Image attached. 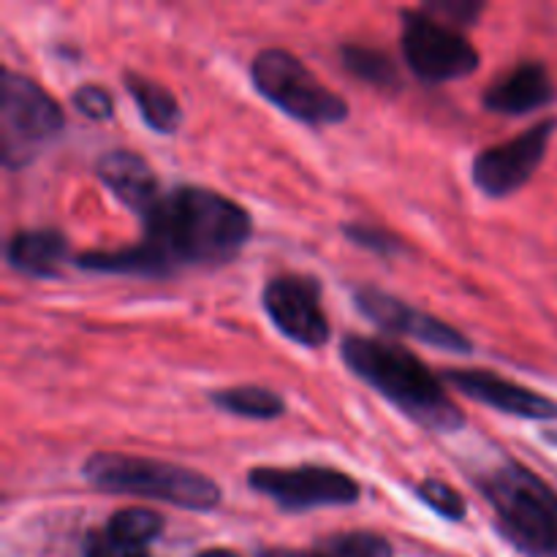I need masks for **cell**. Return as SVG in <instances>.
I'll list each match as a JSON object with an SVG mask.
<instances>
[{
	"label": "cell",
	"instance_id": "obj_1",
	"mask_svg": "<svg viewBox=\"0 0 557 557\" xmlns=\"http://www.w3.org/2000/svg\"><path fill=\"white\" fill-rule=\"evenodd\" d=\"M141 221V243L156 250L169 272L177 264H228L253 232L245 207L201 185L169 190Z\"/></svg>",
	"mask_w": 557,
	"mask_h": 557
},
{
	"label": "cell",
	"instance_id": "obj_2",
	"mask_svg": "<svg viewBox=\"0 0 557 557\" xmlns=\"http://www.w3.org/2000/svg\"><path fill=\"white\" fill-rule=\"evenodd\" d=\"M343 362L357 379L373 386L392 406L430 433L466 428L460 406L444 392L428 364L397 343L348 335L341 346Z\"/></svg>",
	"mask_w": 557,
	"mask_h": 557
},
{
	"label": "cell",
	"instance_id": "obj_3",
	"mask_svg": "<svg viewBox=\"0 0 557 557\" xmlns=\"http://www.w3.org/2000/svg\"><path fill=\"white\" fill-rule=\"evenodd\" d=\"M476 487L495 511L504 536L528 557H557V495L531 468L500 462Z\"/></svg>",
	"mask_w": 557,
	"mask_h": 557
},
{
	"label": "cell",
	"instance_id": "obj_4",
	"mask_svg": "<svg viewBox=\"0 0 557 557\" xmlns=\"http://www.w3.org/2000/svg\"><path fill=\"white\" fill-rule=\"evenodd\" d=\"M82 476L103 493L161 500L188 511H210L221 504V487L210 476L185 466L128 455H92Z\"/></svg>",
	"mask_w": 557,
	"mask_h": 557
},
{
	"label": "cell",
	"instance_id": "obj_5",
	"mask_svg": "<svg viewBox=\"0 0 557 557\" xmlns=\"http://www.w3.org/2000/svg\"><path fill=\"white\" fill-rule=\"evenodd\" d=\"M256 90L288 117L308 125H335L348 117L346 98L315 79L313 71L281 47L261 49L250 65Z\"/></svg>",
	"mask_w": 557,
	"mask_h": 557
},
{
	"label": "cell",
	"instance_id": "obj_6",
	"mask_svg": "<svg viewBox=\"0 0 557 557\" xmlns=\"http://www.w3.org/2000/svg\"><path fill=\"white\" fill-rule=\"evenodd\" d=\"M63 109L30 76L3 71L0 87V152L9 169L30 161L49 139L63 131Z\"/></svg>",
	"mask_w": 557,
	"mask_h": 557
},
{
	"label": "cell",
	"instance_id": "obj_7",
	"mask_svg": "<svg viewBox=\"0 0 557 557\" xmlns=\"http://www.w3.org/2000/svg\"><path fill=\"white\" fill-rule=\"evenodd\" d=\"M403 54L424 82H451L473 74L479 52L449 22L417 9L403 14Z\"/></svg>",
	"mask_w": 557,
	"mask_h": 557
},
{
	"label": "cell",
	"instance_id": "obj_8",
	"mask_svg": "<svg viewBox=\"0 0 557 557\" xmlns=\"http://www.w3.org/2000/svg\"><path fill=\"white\" fill-rule=\"evenodd\" d=\"M248 484L286 511H308L321 506H351L359 500L357 479L324 466L253 468Z\"/></svg>",
	"mask_w": 557,
	"mask_h": 557
},
{
	"label": "cell",
	"instance_id": "obj_9",
	"mask_svg": "<svg viewBox=\"0 0 557 557\" xmlns=\"http://www.w3.org/2000/svg\"><path fill=\"white\" fill-rule=\"evenodd\" d=\"M555 128V117L542 120L525 134L479 152L473 158V185L493 199H504V196L520 190L542 166Z\"/></svg>",
	"mask_w": 557,
	"mask_h": 557
},
{
	"label": "cell",
	"instance_id": "obj_10",
	"mask_svg": "<svg viewBox=\"0 0 557 557\" xmlns=\"http://www.w3.org/2000/svg\"><path fill=\"white\" fill-rule=\"evenodd\" d=\"M267 315L281 335L305 348H321L332 330L321 310V286L308 275H281L267 283L261 294Z\"/></svg>",
	"mask_w": 557,
	"mask_h": 557
},
{
	"label": "cell",
	"instance_id": "obj_11",
	"mask_svg": "<svg viewBox=\"0 0 557 557\" xmlns=\"http://www.w3.org/2000/svg\"><path fill=\"white\" fill-rule=\"evenodd\" d=\"M354 302H357L359 313L364 319H370L375 326H381L384 332H392V335L413 337V341L428 343V346L441 348V351H471V341L460 330L449 326L446 321L435 319V315L424 313V310L400 302V299L381 292V288H357L354 292Z\"/></svg>",
	"mask_w": 557,
	"mask_h": 557
},
{
	"label": "cell",
	"instance_id": "obj_12",
	"mask_svg": "<svg viewBox=\"0 0 557 557\" xmlns=\"http://www.w3.org/2000/svg\"><path fill=\"white\" fill-rule=\"evenodd\" d=\"M446 384L460 389L462 395L479 400L482 406L520 419H557V403L536 395L533 389L515 384L509 379L490 373V370H446Z\"/></svg>",
	"mask_w": 557,
	"mask_h": 557
},
{
	"label": "cell",
	"instance_id": "obj_13",
	"mask_svg": "<svg viewBox=\"0 0 557 557\" xmlns=\"http://www.w3.org/2000/svg\"><path fill=\"white\" fill-rule=\"evenodd\" d=\"M96 172L98 180H101V183L139 218H145L147 212L156 207V201L163 196L161 185H158L156 180V172H152L150 163H147L139 152H103Z\"/></svg>",
	"mask_w": 557,
	"mask_h": 557
},
{
	"label": "cell",
	"instance_id": "obj_14",
	"mask_svg": "<svg viewBox=\"0 0 557 557\" xmlns=\"http://www.w3.org/2000/svg\"><path fill=\"white\" fill-rule=\"evenodd\" d=\"M555 98V85L547 65L520 63L509 74L498 76L484 92V107L498 114H528L547 107Z\"/></svg>",
	"mask_w": 557,
	"mask_h": 557
},
{
	"label": "cell",
	"instance_id": "obj_15",
	"mask_svg": "<svg viewBox=\"0 0 557 557\" xmlns=\"http://www.w3.org/2000/svg\"><path fill=\"white\" fill-rule=\"evenodd\" d=\"M69 256V243L58 228H25L11 237L5 259L30 277H54Z\"/></svg>",
	"mask_w": 557,
	"mask_h": 557
},
{
	"label": "cell",
	"instance_id": "obj_16",
	"mask_svg": "<svg viewBox=\"0 0 557 557\" xmlns=\"http://www.w3.org/2000/svg\"><path fill=\"white\" fill-rule=\"evenodd\" d=\"M123 82L128 96L139 107L141 120L152 131H158V134H174L180 128V123H183V109H180L177 96L169 87L150 79V76L136 74V71H125Z\"/></svg>",
	"mask_w": 557,
	"mask_h": 557
},
{
	"label": "cell",
	"instance_id": "obj_17",
	"mask_svg": "<svg viewBox=\"0 0 557 557\" xmlns=\"http://www.w3.org/2000/svg\"><path fill=\"white\" fill-rule=\"evenodd\" d=\"M76 267L90 272H117V275H166V264L147 243L125 245L117 250H90L76 256Z\"/></svg>",
	"mask_w": 557,
	"mask_h": 557
},
{
	"label": "cell",
	"instance_id": "obj_18",
	"mask_svg": "<svg viewBox=\"0 0 557 557\" xmlns=\"http://www.w3.org/2000/svg\"><path fill=\"white\" fill-rule=\"evenodd\" d=\"M210 400L221 411L243 419H259V422H272V419L283 417V411H286L283 397L264 389V386H232V389L212 392Z\"/></svg>",
	"mask_w": 557,
	"mask_h": 557
},
{
	"label": "cell",
	"instance_id": "obj_19",
	"mask_svg": "<svg viewBox=\"0 0 557 557\" xmlns=\"http://www.w3.org/2000/svg\"><path fill=\"white\" fill-rule=\"evenodd\" d=\"M341 58L343 65H346L357 79L370 82V85L392 87L400 82L397 79L395 63H392L384 52H379V49L362 47V44H343Z\"/></svg>",
	"mask_w": 557,
	"mask_h": 557
},
{
	"label": "cell",
	"instance_id": "obj_20",
	"mask_svg": "<svg viewBox=\"0 0 557 557\" xmlns=\"http://www.w3.org/2000/svg\"><path fill=\"white\" fill-rule=\"evenodd\" d=\"M107 531L112 533V536L123 539V542L147 549V544H150L152 539L161 536L163 520H161V515H156L152 509L128 506V509H120L109 517Z\"/></svg>",
	"mask_w": 557,
	"mask_h": 557
},
{
	"label": "cell",
	"instance_id": "obj_21",
	"mask_svg": "<svg viewBox=\"0 0 557 557\" xmlns=\"http://www.w3.org/2000/svg\"><path fill=\"white\" fill-rule=\"evenodd\" d=\"M321 557H395L392 544L379 533L351 531L335 533L315 547Z\"/></svg>",
	"mask_w": 557,
	"mask_h": 557
},
{
	"label": "cell",
	"instance_id": "obj_22",
	"mask_svg": "<svg viewBox=\"0 0 557 557\" xmlns=\"http://www.w3.org/2000/svg\"><path fill=\"white\" fill-rule=\"evenodd\" d=\"M417 495L422 498L424 506L435 511V515L446 517L451 522H460L466 520L468 515V506L462 500V495L457 493L451 484L441 482V479H424L422 484H417Z\"/></svg>",
	"mask_w": 557,
	"mask_h": 557
},
{
	"label": "cell",
	"instance_id": "obj_23",
	"mask_svg": "<svg viewBox=\"0 0 557 557\" xmlns=\"http://www.w3.org/2000/svg\"><path fill=\"white\" fill-rule=\"evenodd\" d=\"M343 234H346L354 245H362V248L375 250V253L389 256L403 250V243L395 234L384 232V228L368 226V223H348V226H343Z\"/></svg>",
	"mask_w": 557,
	"mask_h": 557
},
{
	"label": "cell",
	"instance_id": "obj_24",
	"mask_svg": "<svg viewBox=\"0 0 557 557\" xmlns=\"http://www.w3.org/2000/svg\"><path fill=\"white\" fill-rule=\"evenodd\" d=\"M71 101H74L76 112L90 120H109L114 114L112 92L103 90L101 85H82Z\"/></svg>",
	"mask_w": 557,
	"mask_h": 557
},
{
	"label": "cell",
	"instance_id": "obj_25",
	"mask_svg": "<svg viewBox=\"0 0 557 557\" xmlns=\"http://www.w3.org/2000/svg\"><path fill=\"white\" fill-rule=\"evenodd\" d=\"M87 557H147V549L123 542L103 528L87 536Z\"/></svg>",
	"mask_w": 557,
	"mask_h": 557
},
{
	"label": "cell",
	"instance_id": "obj_26",
	"mask_svg": "<svg viewBox=\"0 0 557 557\" xmlns=\"http://www.w3.org/2000/svg\"><path fill=\"white\" fill-rule=\"evenodd\" d=\"M424 9L430 11V14H449V25H468V22L476 20L479 14H482L484 5L479 3H471V0H460V3H455V0H441V3H433V5H424Z\"/></svg>",
	"mask_w": 557,
	"mask_h": 557
},
{
	"label": "cell",
	"instance_id": "obj_27",
	"mask_svg": "<svg viewBox=\"0 0 557 557\" xmlns=\"http://www.w3.org/2000/svg\"><path fill=\"white\" fill-rule=\"evenodd\" d=\"M264 557H321L319 553H297V549H267Z\"/></svg>",
	"mask_w": 557,
	"mask_h": 557
},
{
	"label": "cell",
	"instance_id": "obj_28",
	"mask_svg": "<svg viewBox=\"0 0 557 557\" xmlns=\"http://www.w3.org/2000/svg\"><path fill=\"white\" fill-rule=\"evenodd\" d=\"M196 557H239V555L228 553V549H205V553L196 555Z\"/></svg>",
	"mask_w": 557,
	"mask_h": 557
}]
</instances>
